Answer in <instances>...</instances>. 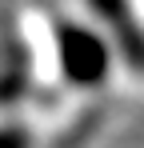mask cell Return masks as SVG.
<instances>
[{
	"mask_svg": "<svg viewBox=\"0 0 144 148\" xmlns=\"http://www.w3.org/2000/svg\"><path fill=\"white\" fill-rule=\"evenodd\" d=\"M56 40H60V64H64L68 80L96 84L104 76L108 52H104V44L96 40L92 32H84V28H76V24H60L56 28Z\"/></svg>",
	"mask_w": 144,
	"mask_h": 148,
	"instance_id": "1",
	"label": "cell"
},
{
	"mask_svg": "<svg viewBox=\"0 0 144 148\" xmlns=\"http://www.w3.org/2000/svg\"><path fill=\"white\" fill-rule=\"evenodd\" d=\"M96 8L112 20V28L120 32V40H124V48L132 52V60H144V44H140V32L132 24V12H128V4L124 0H92Z\"/></svg>",
	"mask_w": 144,
	"mask_h": 148,
	"instance_id": "2",
	"label": "cell"
}]
</instances>
